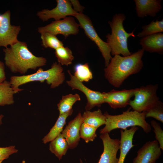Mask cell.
Returning a JSON list of instances; mask_svg holds the SVG:
<instances>
[{"label":"cell","instance_id":"1","mask_svg":"<svg viewBox=\"0 0 163 163\" xmlns=\"http://www.w3.org/2000/svg\"><path fill=\"white\" fill-rule=\"evenodd\" d=\"M142 49L126 56L115 55L104 69V76L108 82L116 88L120 87L130 75L139 72L143 67Z\"/></svg>","mask_w":163,"mask_h":163},{"label":"cell","instance_id":"2","mask_svg":"<svg viewBox=\"0 0 163 163\" xmlns=\"http://www.w3.org/2000/svg\"><path fill=\"white\" fill-rule=\"evenodd\" d=\"M4 59L6 66L13 73L25 74L29 69H36L47 62L43 57H37L29 50L26 43L18 41L9 47L4 48Z\"/></svg>","mask_w":163,"mask_h":163},{"label":"cell","instance_id":"3","mask_svg":"<svg viewBox=\"0 0 163 163\" xmlns=\"http://www.w3.org/2000/svg\"><path fill=\"white\" fill-rule=\"evenodd\" d=\"M65 75L61 65L56 62H54L51 68L43 70L40 68L36 73L30 75L21 76H13L9 81L11 86L16 93L23 89L19 88L21 85L34 81L43 82L45 81L50 85V88H53L62 84L65 80Z\"/></svg>","mask_w":163,"mask_h":163},{"label":"cell","instance_id":"4","mask_svg":"<svg viewBox=\"0 0 163 163\" xmlns=\"http://www.w3.org/2000/svg\"><path fill=\"white\" fill-rule=\"evenodd\" d=\"M130 109L118 115H111L105 112L104 114L106 117V123L105 126L100 129V133H109L117 129L124 130L128 127L136 126L141 127L145 133H149L151 126L145 120V111L140 113Z\"/></svg>","mask_w":163,"mask_h":163},{"label":"cell","instance_id":"5","mask_svg":"<svg viewBox=\"0 0 163 163\" xmlns=\"http://www.w3.org/2000/svg\"><path fill=\"white\" fill-rule=\"evenodd\" d=\"M126 19L123 14H116L112 20L108 21L111 33L106 36L107 43L113 56L122 54L126 56L132 54L128 48L127 40L129 37H135L136 36L134 34V30L131 33H128L125 30L123 23Z\"/></svg>","mask_w":163,"mask_h":163},{"label":"cell","instance_id":"6","mask_svg":"<svg viewBox=\"0 0 163 163\" xmlns=\"http://www.w3.org/2000/svg\"><path fill=\"white\" fill-rule=\"evenodd\" d=\"M157 84H149L136 88L134 98L129 105L134 111L142 112L146 111L159 100L157 94Z\"/></svg>","mask_w":163,"mask_h":163},{"label":"cell","instance_id":"7","mask_svg":"<svg viewBox=\"0 0 163 163\" xmlns=\"http://www.w3.org/2000/svg\"><path fill=\"white\" fill-rule=\"evenodd\" d=\"M78 20L79 26L83 29L86 36L97 46L104 59L105 67L108 65L112 58L111 50L108 43L99 36L93 27L91 21L86 15L78 13L74 16Z\"/></svg>","mask_w":163,"mask_h":163},{"label":"cell","instance_id":"8","mask_svg":"<svg viewBox=\"0 0 163 163\" xmlns=\"http://www.w3.org/2000/svg\"><path fill=\"white\" fill-rule=\"evenodd\" d=\"M79 24L72 17H66L62 20L53 21L45 26L38 27L40 34L47 32L56 36L58 34L66 38L71 35H76L79 31Z\"/></svg>","mask_w":163,"mask_h":163},{"label":"cell","instance_id":"9","mask_svg":"<svg viewBox=\"0 0 163 163\" xmlns=\"http://www.w3.org/2000/svg\"><path fill=\"white\" fill-rule=\"evenodd\" d=\"M11 12L9 10L0 14V47H8L19 41L18 36L21 30L20 26L11 24Z\"/></svg>","mask_w":163,"mask_h":163},{"label":"cell","instance_id":"10","mask_svg":"<svg viewBox=\"0 0 163 163\" xmlns=\"http://www.w3.org/2000/svg\"><path fill=\"white\" fill-rule=\"evenodd\" d=\"M70 76V80L67 81V85L72 90L77 89L83 92L86 96L87 102L85 107L86 110H89L95 106L100 107L104 103V95L102 93L94 91L85 86L75 76L68 70Z\"/></svg>","mask_w":163,"mask_h":163},{"label":"cell","instance_id":"11","mask_svg":"<svg viewBox=\"0 0 163 163\" xmlns=\"http://www.w3.org/2000/svg\"><path fill=\"white\" fill-rule=\"evenodd\" d=\"M57 5L51 10L44 9L37 12V16L43 21L53 18L55 21L60 20L68 16H74L78 14L72 7V5L68 0H57Z\"/></svg>","mask_w":163,"mask_h":163},{"label":"cell","instance_id":"12","mask_svg":"<svg viewBox=\"0 0 163 163\" xmlns=\"http://www.w3.org/2000/svg\"><path fill=\"white\" fill-rule=\"evenodd\" d=\"M104 150L97 163H118L117 153L120 149V141L118 139L111 138L109 133L101 134Z\"/></svg>","mask_w":163,"mask_h":163},{"label":"cell","instance_id":"13","mask_svg":"<svg viewBox=\"0 0 163 163\" xmlns=\"http://www.w3.org/2000/svg\"><path fill=\"white\" fill-rule=\"evenodd\" d=\"M136 90V88L120 91L113 89L107 92H103L104 103H107L113 109L125 107L129 104Z\"/></svg>","mask_w":163,"mask_h":163},{"label":"cell","instance_id":"14","mask_svg":"<svg viewBox=\"0 0 163 163\" xmlns=\"http://www.w3.org/2000/svg\"><path fill=\"white\" fill-rule=\"evenodd\" d=\"M161 149L157 140L147 142L138 151L132 163H155L161 155Z\"/></svg>","mask_w":163,"mask_h":163},{"label":"cell","instance_id":"15","mask_svg":"<svg viewBox=\"0 0 163 163\" xmlns=\"http://www.w3.org/2000/svg\"><path fill=\"white\" fill-rule=\"evenodd\" d=\"M83 122V118L80 112L69 122L61 134L66 139L69 148L73 149L78 145L80 139V130Z\"/></svg>","mask_w":163,"mask_h":163},{"label":"cell","instance_id":"16","mask_svg":"<svg viewBox=\"0 0 163 163\" xmlns=\"http://www.w3.org/2000/svg\"><path fill=\"white\" fill-rule=\"evenodd\" d=\"M137 16L144 18L146 16L154 17L161 9V0H134Z\"/></svg>","mask_w":163,"mask_h":163},{"label":"cell","instance_id":"17","mask_svg":"<svg viewBox=\"0 0 163 163\" xmlns=\"http://www.w3.org/2000/svg\"><path fill=\"white\" fill-rule=\"evenodd\" d=\"M139 128L132 126L129 129L120 130L121 137L120 144V155L118 163H124L127 154L134 145L133 144L134 135Z\"/></svg>","mask_w":163,"mask_h":163},{"label":"cell","instance_id":"18","mask_svg":"<svg viewBox=\"0 0 163 163\" xmlns=\"http://www.w3.org/2000/svg\"><path fill=\"white\" fill-rule=\"evenodd\" d=\"M139 43L144 51L162 54L163 52V34L159 33L142 37Z\"/></svg>","mask_w":163,"mask_h":163},{"label":"cell","instance_id":"19","mask_svg":"<svg viewBox=\"0 0 163 163\" xmlns=\"http://www.w3.org/2000/svg\"><path fill=\"white\" fill-rule=\"evenodd\" d=\"M73 112L72 109L59 116L53 126L49 133L42 139L44 144L51 142L56 138L63 131L64 126L66 123L67 117L71 116Z\"/></svg>","mask_w":163,"mask_h":163},{"label":"cell","instance_id":"20","mask_svg":"<svg viewBox=\"0 0 163 163\" xmlns=\"http://www.w3.org/2000/svg\"><path fill=\"white\" fill-rule=\"evenodd\" d=\"M82 116L83 122L97 129L106 123V117L99 109L93 112L86 110Z\"/></svg>","mask_w":163,"mask_h":163},{"label":"cell","instance_id":"21","mask_svg":"<svg viewBox=\"0 0 163 163\" xmlns=\"http://www.w3.org/2000/svg\"><path fill=\"white\" fill-rule=\"evenodd\" d=\"M49 150L59 159L61 160L65 155L69 148L66 139L60 133L54 139L50 142Z\"/></svg>","mask_w":163,"mask_h":163},{"label":"cell","instance_id":"22","mask_svg":"<svg viewBox=\"0 0 163 163\" xmlns=\"http://www.w3.org/2000/svg\"><path fill=\"white\" fill-rule=\"evenodd\" d=\"M15 94L10 82L5 80L0 84V106L13 104Z\"/></svg>","mask_w":163,"mask_h":163},{"label":"cell","instance_id":"23","mask_svg":"<svg viewBox=\"0 0 163 163\" xmlns=\"http://www.w3.org/2000/svg\"><path fill=\"white\" fill-rule=\"evenodd\" d=\"M80 100L79 95L77 93L75 94H69L66 95H63L62 99L57 104L59 115L72 110L73 105L76 101Z\"/></svg>","mask_w":163,"mask_h":163},{"label":"cell","instance_id":"24","mask_svg":"<svg viewBox=\"0 0 163 163\" xmlns=\"http://www.w3.org/2000/svg\"><path fill=\"white\" fill-rule=\"evenodd\" d=\"M55 54L58 63L61 65H70L74 59L71 50L67 47L63 46L56 49Z\"/></svg>","mask_w":163,"mask_h":163},{"label":"cell","instance_id":"25","mask_svg":"<svg viewBox=\"0 0 163 163\" xmlns=\"http://www.w3.org/2000/svg\"><path fill=\"white\" fill-rule=\"evenodd\" d=\"M142 31L138 33L137 36L142 38L152 34L163 32V20L152 21L147 25L142 27Z\"/></svg>","mask_w":163,"mask_h":163},{"label":"cell","instance_id":"26","mask_svg":"<svg viewBox=\"0 0 163 163\" xmlns=\"http://www.w3.org/2000/svg\"><path fill=\"white\" fill-rule=\"evenodd\" d=\"M74 69V75L80 82H88L92 78V73L87 63L78 64Z\"/></svg>","mask_w":163,"mask_h":163},{"label":"cell","instance_id":"27","mask_svg":"<svg viewBox=\"0 0 163 163\" xmlns=\"http://www.w3.org/2000/svg\"><path fill=\"white\" fill-rule=\"evenodd\" d=\"M41 34V45L44 48L56 50L63 46L62 42L60 41L56 36L47 32L42 33Z\"/></svg>","mask_w":163,"mask_h":163},{"label":"cell","instance_id":"28","mask_svg":"<svg viewBox=\"0 0 163 163\" xmlns=\"http://www.w3.org/2000/svg\"><path fill=\"white\" fill-rule=\"evenodd\" d=\"M145 112V117H152L163 123V104L159 100Z\"/></svg>","mask_w":163,"mask_h":163},{"label":"cell","instance_id":"29","mask_svg":"<svg viewBox=\"0 0 163 163\" xmlns=\"http://www.w3.org/2000/svg\"><path fill=\"white\" fill-rule=\"evenodd\" d=\"M96 128L82 122L80 128V138L84 140L86 143L93 141L97 137Z\"/></svg>","mask_w":163,"mask_h":163},{"label":"cell","instance_id":"30","mask_svg":"<svg viewBox=\"0 0 163 163\" xmlns=\"http://www.w3.org/2000/svg\"><path fill=\"white\" fill-rule=\"evenodd\" d=\"M151 124L154 128L156 140L158 142L160 148L163 150V131L161 127L160 124L155 120H152Z\"/></svg>","mask_w":163,"mask_h":163},{"label":"cell","instance_id":"31","mask_svg":"<svg viewBox=\"0 0 163 163\" xmlns=\"http://www.w3.org/2000/svg\"><path fill=\"white\" fill-rule=\"evenodd\" d=\"M18 150L14 145L5 147H0V161H3L8 158L11 154L17 153Z\"/></svg>","mask_w":163,"mask_h":163},{"label":"cell","instance_id":"32","mask_svg":"<svg viewBox=\"0 0 163 163\" xmlns=\"http://www.w3.org/2000/svg\"><path fill=\"white\" fill-rule=\"evenodd\" d=\"M73 10L78 13H82L85 8L81 5L79 1L77 0H69Z\"/></svg>","mask_w":163,"mask_h":163},{"label":"cell","instance_id":"33","mask_svg":"<svg viewBox=\"0 0 163 163\" xmlns=\"http://www.w3.org/2000/svg\"><path fill=\"white\" fill-rule=\"evenodd\" d=\"M4 63L0 60V84L2 83L6 79Z\"/></svg>","mask_w":163,"mask_h":163},{"label":"cell","instance_id":"34","mask_svg":"<svg viewBox=\"0 0 163 163\" xmlns=\"http://www.w3.org/2000/svg\"><path fill=\"white\" fill-rule=\"evenodd\" d=\"M3 117L4 116L2 114L0 115V125L2 123V119Z\"/></svg>","mask_w":163,"mask_h":163},{"label":"cell","instance_id":"35","mask_svg":"<svg viewBox=\"0 0 163 163\" xmlns=\"http://www.w3.org/2000/svg\"><path fill=\"white\" fill-rule=\"evenodd\" d=\"M22 163H26V162L24 160H23L22 162Z\"/></svg>","mask_w":163,"mask_h":163},{"label":"cell","instance_id":"36","mask_svg":"<svg viewBox=\"0 0 163 163\" xmlns=\"http://www.w3.org/2000/svg\"><path fill=\"white\" fill-rule=\"evenodd\" d=\"M80 163H83L81 159H80Z\"/></svg>","mask_w":163,"mask_h":163},{"label":"cell","instance_id":"37","mask_svg":"<svg viewBox=\"0 0 163 163\" xmlns=\"http://www.w3.org/2000/svg\"><path fill=\"white\" fill-rule=\"evenodd\" d=\"M3 161H0V163H2Z\"/></svg>","mask_w":163,"mask_h":163}]
</instances>
